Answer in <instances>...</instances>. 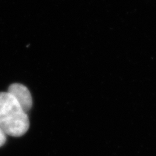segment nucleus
<instances>
[{"label": "nucleus", "instance_id": "3", "mask_svg": "<svg viewBox=\"0 0 156 156\" xmlns=\"http://www.w3.org/2000/svg\"><path fill=\"white\" fill-rule=\"evenodd\" d=\"M6 141V134L0 127V147L5 144Z\"/></svg>", "mask_w": 156, "mask_h": 156}, {"label": "nucleus", "instance_id": "1", "mask_svg": "<svg viewBox=\"0 0 156 156\" xmlns=\"http://www.w3.org/2000/svg\"><path fill=\"white\" fill-rule=\"evenodd\" d=\"M30 127L27 113L9 92H0V127L6 135L22 136Z\"/></svg>", "mask_w": 156, "mask_h": 156}, {"label": "nucleus", "instance_id": "2", "mask_svg": "<svg viewBox=\"0 0 156 156\" xmlns=\"http://www.w3.org/2000/svg\"><path fill=\"white\" fill-rule=\"evenodd\" d=\"M8 92L11 94L27 113L33 106V99L28 89L20 83H13L9 86Z\"/></svg>", "mask_w": 156, "mask_h": 156}]
</instances>
